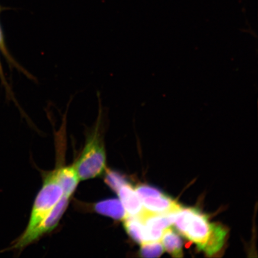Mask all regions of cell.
<instances>
[{"label":"cell","instance_id":"obj_1","mask_svg":"<svg viewBox=\"0 0 258 258\" xmlns=\"http://www.w3.org/2000/svg\"><path fill=\"white\" fill-rule=\"evenodd\" d=\"M96 125L87 138L86 143L79 159L74 164L80 180L95 178L101 175L106 169V153L99 127L102 117L101 106Z\"/></svg>","mask_w":258,"mask_h":258},{"label":"cell","instance_id":"obj_2","mask_svg":"<svg viewBox=\"0 0 258 258\" xmlns=\"http://www.w3.org/2000/svg\"><path fill=\"white\" fill-rule=\"evenodd\" d=\"M175 224L177 230L202 250L211 234L212 225L208 216L196 208H181L177 212Z\"/></svg>","mask_w":258,"mask_h":258},{"label":"cell","instance_id":"obj_3","mask_svg":"<svg viewBox=\"0 0 258 258\" xmlns=\"http://www.w3.org/2000/svg\"><path fill=\"white\" fill-rule=\"evenodd\" d=\"M62 196V189L58 184L53 172L45 178L43 186L35 200L27 227L21 235H27L31 233L59 201Z\"/></svg>","mask_w":258,"mask_h":258},{"label":"cell","instance_id":"obj_4","mask_svg":"<svg viewBox=\"0 0 258 258\" xmlns=\"http://www.w3.org/2000/svg\"><path fill=\"white\" fill-rule=\"evenodd\" d=\"M70 198V197L63 195L62 198L31 233L27 235H21L13 242L11 247L0 251V253L8 250H21L32 242L43 236L44 234L53 231L57 227L64 212L66 211Z\"/></svg>","mask_w":258,"mask_h":258},{"label":"cell","instance_id":"obj_5","mask_svg":"<svg viewBox=\"0 0 258 258\" xmlns=\"http://www.w3.org/2000/svg\"><path fill=\"white\" fill-rule=\"evenodd\" d=\"M117 193L127 215L140 217L145 209L140 197L130 183L121 186Z\"/></svg>","mask_w":258,"mask_h":258},{"label":"cell","instance_id":"obj_6","mask_svg":"<svg viewBox=\"0 0 258 258\" xmlns=\"http://www.w3.org/2000/svg\"><path fill=\"white\" fill-rule=\"evenodd\" d=\"M145 211L155 214H169L177 212L181 209L178 203L165 195L156 198L141 199Z\"/></svg>","mask_w":258,"mask_h":258},{"label":"cell","instance_id":"obj_7","mask_svg":"<svg viewBox=\"0 0 258 258\" xmlns=\"http://www.w3.org/2000/svg\"><path fill=\"white\" fill-rule=\"evenodd\" d=\"M53 173L58 184L62 189L63 195L71 198L80 180L74 166L62 167L54 171Z\"/></svg>","mask_w":258,"mask_h":258},{"label":"cell","instance_id":"obj_8","mask_svg":"<svg viewBox=\"0 0 258 258\" xmlns=\"http://www.w3.org/2000/svg\"><path fill=\"white\" fill-rule=\"evenodd\" d=\"M95 211L99 214L111 218L115 220H124L127 214L120 200L109 199L96 203Z\"/></svg>","mask_w":258,"mask_h":258},{"label":"cell","instance_id":"obj_9","mask_svg":"<svg viewBox=\"0 0 258 258\" xmlns=\"http://www.w3.org/2000/svg\"><path fill=\"white\" fill-rule=\"evenodd\" d=\"M177 212L169 214H155L144 210L140 218L143 223L147 227L164 230L174 224Z\"/></svg>","mask_w":258,"mask_h":258},{"label":"cell","instance_id":"obj_10","mask_svg":"<svg viewBox=\"0 0 258 258\" xmlns=\"http://www.w3.org/2000/svg\"><path fill=\"white\" fill-rule=\"evenodd\" d=\"M227 230L220 224H213L211 234L202 251L211 256L219 252L224 246Z\"/></svg>","mask_w":258,"mask_h":258},{"label":"cell","instance_id":"obj_11","mask_svg":"<svg viewBox=\"0 0 258 258\" xmlns=\"http://www.w3.org/2000/svg\"><path fill=\"white\" fill-rule=\"evenodd\" d=\"M163 246L169 253L173 257H181L182 255V241L180 235L173 229L169 227L163 231Z\"/></svg>","mask_w":258,"mask_h":258},{"label":"cell","instance_id":"obj_12","mask_svg":"<svg viewBox=\"0 0 258 258\" xmlns=\"http://www.w3.org/2000/svg\"><path fill=\"white\" fill-rule=\"evenodd\" d=\"M123 221L125 230L129 236L139 244L144 243V225L140 218L127 215Z\"/></svg>","mask_w":258,"mask_h":258},{"label":"cell","instance_id":"obj_13","mask_svg":"<svg viewBox=\"0 0 258 258\" xmlns=\"http://www.w3.org/2000/svg\"><path fill=\"white\" fill-rule=\"evenodd\" d=\"M0 51L5 56L6 60L9 64L10 67H14L19 72L23 73L25 76H27L29 79H30L34 82H36L37 80L35 77L32 75L31 74L29 73L28 71L26 70L24 67L20 66L14 59V57L10 53L7 46H6L5 35L3 34L1 24H0Z\"/></svg>","mask_w":258,"mask_h":258},{"label":"cell","instance_id":"obj_14","mask_svg":"<svg viewBox=\"0 0 258 258\" xmlns=\"http://www.w3.org/2000/svg\"><path fill=\"white\" fill-rule=\"evenodd\" d=\"M140 251L141 256L144 257H159L164 252V248L160 241L148 242L142 244Z\"/></svg>","mask_w":258,"mask_h":258},{"label":"cell","instance_id":"obj_15","mask_svg":"<svg viewBox=\"0 0 258 258\" xmlns=\"http://www.w3.org/2000/svg\"><path fill=\"white\" fill-rule=\"evenodd\" d=\"M105 182L113 191L116 192L118 191L121 186L127 183L123 176H122L120 173L112 170H109L106 172Z\"/></svg>","mask_w":258,"mask_h":258},{"label":"cell","instance_id":"obj_16","mask_svg":"<svg viewBox=\"0 0 258 258\" xmlns=\"http://www.w3.org/2000/svg\"><path fill=\"white\" fill-rule=\"evenodd\" d=\"M0 80H1L2 85L4 86L5 89L6 96L8 97L10 101H14L16 106H17L19 111H20L21 114L24 115V117H25L27 115H26L23 109L21 108L20 105L19 104L17 100H16L15 98L14 93L13 92L11 86L9 85L7 79H6L4 71H3V69L1 59H0Z\"/></svg>","mask_w":258,"mask_h":258},{"label":"cell","instance_id":"obj_17","mask_svg":"<svg viewBox=\"0 0 258 258\" xmlns=\"http://www.w3.org/2000/svg\"><path fill=\"white\" fill-rule=\"evenodd\" d=\"M135 191L141 199L146 198H156V197L164 195V194L160 192L159 190L149 186H138L135 189Z\"/></svg>","mask_w":258,"mask_h":258},{"label":"cell","instance_id":"obj_18","mask_svg":"<svg viewBox=\"0 0 258 258\" xmlns=\"http://www.w3.org/2000/svg\"><path fill=\"white\" fill-rule=\"evenodd\" d=\"M2 11V8L1 7V6H0V13Z\"/></svg>","mask_w":258,"mask_h":258}]
</instances>
